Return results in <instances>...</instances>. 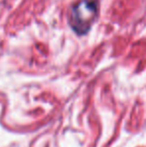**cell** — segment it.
<instances>
[{
  "instance_id": "cell-1",
  "label": "cell",
  "mask_w": 146,
  "mask_h": 147,
  "mask_svg": "<svg viewBox=\"0 0 146 147\" xmlns=\"http://www.w3.org/2000/svg\"><path fill=\"white\" fill-rule=\"evenodd\" d=\"M98 8L97 0H80L71 7L69 22L77 34L83 35L88 32L96 20Z\"/></svg>"
}]
</instances>
